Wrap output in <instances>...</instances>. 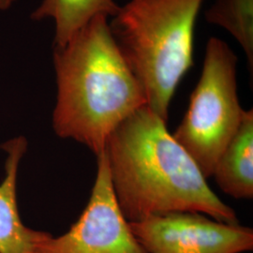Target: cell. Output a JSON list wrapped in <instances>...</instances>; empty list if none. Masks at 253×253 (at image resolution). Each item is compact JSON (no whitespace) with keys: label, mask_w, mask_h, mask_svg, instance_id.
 Listing matches in <instances>:
<instances>
[{"label":"cell","mask_w":253,"mask_h":253,"mask_svg":"<svg viewBox=\"0 0 253 253\" xmlns=\"http://www.w3.org/2000/svg\"><path fill=\"white\" fill-rule=\"evenodd\" d=\"M8 157L5 178L0 184V253H36L37 246L46 233L24 225L17 205L19 163L27 150V141L18 137L3 145Z\"/></svg>","instance_id":"7"},{"label":"cell","mask_w":253,"mask_h":253,"mask_svg":"<svg viewBox=\"0 0 253 253\" xmlns=\"http://www.w3.org/2000/svg\"><path fill=\"white\" fill-rule=\"evenodd\" d=\"M14 1L15 0H0V9L5 10V9H9Z\"/></svg>","instance_id":"11"},{"label":"cell","mask_w":253,"mask_h":253,"mask_svg":"<svg viewBox=\"0 0 253 253\" xmlns=\"http://www.w3.org/2000/svg\"><path fill=\"white\" fill-rule=\"evenodd\" d=\"M206 19L236 40L253 71V0H215L206 11Z\"/></svg>","instance_id":"10"},{"label":"cell","mask_w":253,"mask_h":253,"mask_svg":"<svg viewBox=\"0 0 253 253\" xmlns=\"http://www.w3.org/2000/svg\"><path fill=\"white\" fill-rule=\"evenodd\" d=\"M57 100L54 131L86 145L97 157L110 135L137 109L145 94L99 15L61 47H54Z\"/></svg>","instance_id":"2"},{"label":"cell","mask_w":253,"mask_h":253,"mask_svg":"<svg viewBox=\"0 0 253 253\" xmlns=\"http://www.w3.org/2000/svg\"><path fill=\"white\" fill-rule=\"evenodd\" d=\"M144 105L110 135L105 146L113 190L128 222L173 212H196L239 224L233 208L208 186L197 164Z\"/></svg>","instance_id":"1"},{"label":"cell","mask_w":253,"mask_h":253,"mask_svg":"<svg viewBox=\"0 0 253 253\" xmlns=\"http://www.w3.org/2000/svg\"><path fill=\"white\" fill-rule=\"evenodd\" d=\"M119 9L115 0H43L31 18L54 19V47H61L92 19L99 15L114 17Z\"/></svg>","instance_id":"9"},{"label":"cell","mask_w":253,"mask_h":253,"mask_svg":"<svg viewBox=\"0 0 253 253\" xmlns=\"http://www.w3.org/2000/svg\"><path fill=\"white\" fill-rule=\"evenodd\" d=\"M97 158L96 180L81 216L64 235L46 233L36 253H148L118 206L105 152Z\"/></svg>","instance_id":"5"},{"label":"cell","mask_w":253,"mask_h":253,"mask_svg":"<svg viewBox=\"0 0 253 253\" xmlns=\"http://www.w3.org/2000/svg\"><path fill=\"white\" fill-rule=\"evenodd\" d=\"M212 176L231 197L253 199V109L244 110L240 125L217 159Z\"/></svg>","instance_id":"8"},{"label":"cell","mask_w":253,"mask_h":253,"mask_svg":"<svg viewBox=\"0 0 253 253\" xmlns=\"http://www.w3.org/2000/svg\"><path fill=\"white\" fill-rule=\"evenodd\" d=\"M148 253H243L253 251L250 227L227 224L202 213L173 212L129 222Z\"/></svg>","instance_id":"6"},{"label":"cell","mask_w":253,"mask_h":253,"mask_svg":"<svg viewBox=\"0 0 253 253\" xmlns=\"http://www.w3.org/2000/svg\"><path fill=\"white\" fill-rule=\"evenodd\" d=\"M236 65L237 56L231 47L218 38H210L199 82L172 134L207 179L212 176L217 159L243 116L237 95Z\"/></svg>","instance_id":"4"},{"label":"cell","mask_w":253,"mask_h":253,"mask_svg":"<svg viewBox=\"0 0 253 253\" xmlns=\"http://www.w3.org/2000/svg\"><path fill=\"white\" fill-rule=\"evenodd\" d=\"M203 2L130 0L109 22L146 106L165 122L175 90L193 64L194 28Z\"/></svg>","instance_id":"3"}]
</instances>
